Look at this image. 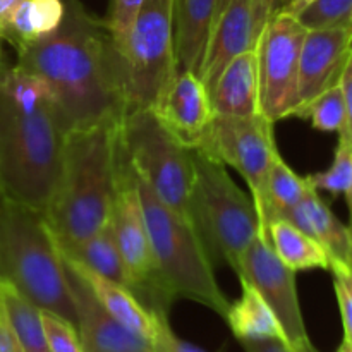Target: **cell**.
Returning <instances> with one entry per match:
<instances>
[{"instance_id":"8992f818","label":"cell","mask_w":352,"mask_h":352,"mask_svg":"<svg viewBox=\"0 0 352 352\" xmlns=\"http://www.w3.org/2000/svg\"><path fill=\"white\" fill-rule=\"evenodd\" d=\"M195 184L191 219L210 254L220 256L234 272L260 232V217L251 196L234 182L226 165L192 150Z\"/></svg>"},{"instance_id":"44dd1931","label":"cell","mask_w":352,"mask_h":352,"mask_svg":"<svg viewBox=\"0 0 352 352\" xmlns=\"http://www.w3.org/2000/svg\"><path fill=\"white\" fill-rule=\"evenodd\" d=\"M58 248H60L62 253L78 261L79 265L96 272L98 275L116 282V284L122 285L138 298V284L133 275H131L127 265L124 263L122 256H120V251L117 248L109 226L100 230V232H96L95 236L81 241V243Z\"/></svg>"},{"instance_id":"e0dca14e","label":"cell","mask_w":352,"mask_h":352,"mask_svg":"<svg viewBox=\"0 0 352 352\" xmlns=\"http://www.w3.org/2000/svg\"><path fill=\"white\" fill-rule=\"evenodd\" d=\"M210 98L215 116L251 117L261 113L256 47L236 55L222 69Z\"/></svg>"},{"instance_id":"8d00e7d4","label":"cell","mask_w":352,"mask_h":352,"mask_svg":"<svg viewBox=\"0 0 352 352\" xmlns=\"http://www.w3.org/2000/svg\"><path fill=\"white\" fill-rule=\"evenodd\" d=\"M23 0H0V41H6L14 12Z\"/></svg>"},{"instance_id":"8fae6325","label":"cell","mask_w":352,"mask_h":352,"mask_svg":"<svg viewBox=\"0 0 352 352\" xmlns=\"http://www.w3.org/2000/svg\"><path fill=\"white\" fill-rule=\"evenodd\" d=\"M306 28L292 14H272L258 40L260 110L268 120L278 122L298 109L299 57Z\"/></svg>"},{"instance_id":"d6a6232c","label":"cell","mask_w":352,"mask_h":352,"mask_svg":"<svg viewBox=\"0 0 352 352\" xmlns=\"http://www.w3.org/2000/svg\"><path fill=\"white\" fill-rule=\"evenodd\" d=\"M151 346L155 352H206L201 347L175 336L168 323V315H164V313H158L157 332L151 340Z\"/></svg>"},{"instance_id":"ffe728a7","label":"cell","mask_w":352,"mask_h":352,"mask_svg":"<svg viewBox=\"0 0 352 352\" xmlns=\"http://www.w3.org/2000/svg\"><path fill=\"white\" fill-rule=\"evenodd\" d=\"M219 0H175L177 71L198 74L217 16Z\"/></svg>"},{"instance_id":"bcb514c9","label":"cell","mask_w":352,"mask_h":352,"mask_svg":"<svg viewBox=\"0 0 352 352\" xmlns=\"http://www.w3.org/2000/svg\"><path fill=\"white\" fill-rule=\"evenodd\" d=\"M351 229H352V227H351Z\"/></svg>"},{"instance_id":"30bf717a","label":"cell","mask_w":352,"mask_h":352,"mask_svg":"<svg viewBox=\"0 0 352 352\" xmlns=\"http://www.w3.org/2000/svg\"><path fill=\"white\" fill-rule=\"evenodd\" d=\"M109 227L112 230V236L116 239L124 263L127 265L131 275L136 280L140 301L150 311L168 315V309H170L174 299L165 292L164 285L158 278L150 239H148L143 206H141L140 192H138L136 181H134V172L124 155L122 146H120V138L119 186H117Z\"/></svg>"},{"instance_id":"5bb4252c","label":"cell","mask_w":352,"mask_h":352,"mask_svg":"<svg viewBox=\"0 0 352 352\" xmlns=\"http://www.w3.org/2000/svg\"><path fill=\"white\" fill-rule=\"evenodd\" d=\"M263 26L256 17L254 0H229L217 14L198 76L212 93L222 69L236 55L254 48Z\"/></svg>"},{"instance_id":"ba28073f","label":"cell","mask_w":352,"mask_h":352,"mask_svg":"<svg viewBox=\"0 0 352 352\" xmlns=\"http://www.w3.org/2000/svg\"><path fill=\"white\" fill-rule=\"evenodd\" d=\"M116 57L126 112L151 109L177 72L175 0H143Z\"/></svg>"},{"instance_id":"e575fe53","label":"cell","mask_w":352,"mask_h":352,"mask_svg":"<svg viewBox=\"0 0 352 352\" xmlns=\"http://www.w3.org/2000/svg\"><path fill=\"white\" fill-rule=\"evenodd\" d=\"M0 352H24L0 299Z\"/></svg>"},{"instance_id":"cb8c5ba5","label":"cell","mask_w":352,"mask_h":352,"mask_svg":"<svg viewBox=\"0 0 352 352\" xmlns=\"http://www.w3.org/2000/svg\"><path fill=\"white\" fill-rule=\"evenodd\" d=\"M64 0H23L10 21L6 41L14 48L28 47L48 36L64 19Z\"/></svg>"},{"instance_id":"4316f807","label":"cell","mask_w":352,"mask_h":352,"mask_svg":"<svg viewBox=\"0 0 352 352\" xmlns=\"http://www.w3.org/2000/svg\"><path fill=\"white\" fill-rule=\"evenodd\" d=\"M292 117L308 119L315 129L323 133H342L346 129L347 112L340 85L323 91L315 100L296 110Z\"/></svg>"},{"instance_id":"9c48e42d","label":"cell","mask_w":352,"mask_h":352,"mask_svg":"<svg viewBox=\"0 0 352 352\" xmlns=\"http://www.w3.org/2000/svg\"><path fill=\"white\" fill-rule=\"evenodd\" d=\"M192 150L236 168L246 181L258 212L263 203L272 162L278 155L272 120L263 113L251 117L213 116Z\"/></svg>"},{"instance_id":"d4e9b609","label":"cell","mask_w":352,"mask_h":352,"mask_svg":"<svg viewBox=\"0 0 352 352\" xmlns=\"http://www.w3.org/2000/svg\"><path fill=\"white\" fill-rule=\"evenodd\" d=\"M308 188L309 184L306 177H299L278 153L272 162L267 184H265L263 203L258 208L261 227L270 223L272 220L280 219L284 213L294 208L305 198Z\"/></svg>"},{"instance_id":"484cf974","label":"cell","mask_w":352,"mask_h":352,"mask_svg":"<svg viewBox=\"0 0 352 352\" xmlns=\"http://www.w3.org/2000/svg\"><path fill=\"white\" fill-rule=\"evenodd\" d=\"M0 299L23 351L50 352L47 336H45L43 320H41V309L28 301L24 296H21L12 285L3 284V282H0Z\"/></svg>"},{"instance_id":"7bdbcfd3","label":"cell","mask_w":352,"mask_h":352,"mask_svg":"<svg viewBox=\"0 0 352 352\" xmlns=\"http://www.w3.org/2000/svg\"><path fill=\"white\" fill-rule=\"evenodd\" d=\"M229 2V0H219V6H217V14L220 12V10L223 9V7H226V3ZM217 17V16H215Z\"/></svg>"},{"instance_id":"603a6c76","label":"cell","mask_w":352,"mask_h":352,"mask_svg":"<svg viewBox=\"0 0 352 352\" xmlns=\"http://www.w3.org/2000/svg\"><path fill=\"white\" fill-rule=\"evenodd\" d=\"M243 292L237 301L230 302L226 322L239 342L243 340L285 339L280 322L265 299L251 285L241 284ZM287 340V339H285Z\"/></svg>"},{"instance_id":"277c9868","label":"cell","mask_w":352,"mask_h":352,"mask_svg":"<svg viewBox=\"0 0 352 352\" xmlns=\"http://www.w3.org/2000/svg\"><path fill=\"white\" fill-rule=\"evenodd\" d=\"M0 282L9 284L41 311L71 323L74 294L57 239L41 210L0 192Z\"/></svg>"},{"instance_id":"74e56055","label":"cell","mask_w":352,"mask_h":352,"mask_svg":"<svg viewBox=\"0 0 352 352\" xmlns=\"http://www.w3.org/2000/svg\"><path fill=\"white\" fill-rule=\"evenodd\" d=\"M278 0H254V9H256V17L260 21L261 26L265 28V24L268 23V19L272 17V14L277 10Z\"/></svg>"},{"instance_id":"83f0119b","label":"cell","mask_w":352,"mask_h":352,"mask_svg":"<svg viewBox=\"0 0 352 352\" xmlns=\"http://www.w3.org/2000/svg\"><path fill=\"white\" fill-rule=\"evenodd\" d=\"M306 181L315 191H325L333 196L346 195L352 181V144L346 134H339L332 165L323 172L306 175Z\"/></svg>"},{"instance_id":"f1b7e54d","label":"cell","mask_w":352,"mask_h":352,"mask_svg":"<svg viewBox=\"0 0 352 352\" xmlns=\"http://www.w3.org/2000/svg\"><path fill=\"white\" fill-rule=\"evenodd\" d=\"M296 17L306 30L352 28V0H313Z\"/></svg>"},{"instance_id":"9a60e30c","label":"cell","mask_w":352,"mask_h":352,"mask_svg":"<svg viewBox=\"0 0 352 352\" xmlns=\"http://www.w3.org/2000/svg\"><path fill=\"white\" fill-rule=\"evenodd\" d=\"M351 41L352 28H323L306 31L299 57L298 109L332 86L339 85L344 65L349 57Z\"/></svg>"},{"instance_id":"4dcf8cb0","label":"cell","mask_w":352,"mask_h":352,"mask_svg":"<svg viewBox=\"0 0 352 352\" xmlns=\"http://www.w3.org/2000/svg\"><path fill=\"white\" fill-rule=\"evenodd\" d=\"M141 6H143V0H110L109 12L103 23L112 38L116 50H119L129 36Z\"/></svg>"},{"instance_id":"4fadbf2b","label":"cell","mask_w":352,"mask_h":352,"mask_svg":"<svg viewBox=\"0 0 352 352\" xmlns=\"http://www.w3.org/2000/svg\"><path fill=\"white\" fill-rule=\"evenodd\" d=\"M151 112L188 148H195L212 117V98L195 71H177Z\"/></svg>"},{"instance_id":"ee69618b","label":"cell","mask_w":352,"mask_h":352,"mask_svg":"<svg viewBox=\"0 0 352 352\" xmlns=\"http://www.w3.org/2000/svg\"><path fill=\"white\" fill-rule=\"evenodd\" d=\"M6 64V57H3V52H2V41H0V65Z\"/></svg>"},{"instance_id":"b9f144b4","label":"cell","mask_w":352,"mask_h":352,"mask_svg":"<svg viewBox=\"0 0 352 352\" xmlns=\"http://www.w3.org/2000/svg\"><path fill=\"white\" fill-rule=\"evenodd\" d=\"M337 352H352V344L349 342V340L344 339V342L340 344V347L337 349Z\"/></svg>"},{"instance_id":"60d3db41","label":"cell","mask_w":352,"mask_h":352,"mask_svg":"<svg viewBox=\"0 0 352 352\" xmlns=\"http://www.w3.org/2000/svg\"><path fill=\"white\" fill-rule=\"evenodd\" d=\"M346 199H347V206H349V213H351V227H352V181L349 189L346 192Z\"/></svg>"},{"instance_id":"6da1fadb","label":"cell","mask_w":352,"mask_h":352,"mask_svg":"<svg viewBox=\"0 0 352 352\" xmlns=\"http://www.w3.org/2000/svg\"><path fill=\"white\" fill-rule=\"evenodd\" d=\"M60 26L17 50L19 67L43 79L69 133L126 113L116 48L105 23L81 0H64Z\"/></svg>"},{"instance_id":"f35d334b","label":"cell","mask_w":352,"mask_h":352,"mask_svg":"<svg viewBox=\"0 0 352 352\" xmlns=\"http://www.w3.org/2000/svg\"><path fill=\"white\" fill-rule=\"evenodd\" d=\"M311 2L313 0H278L277 10L292 14V16H298V14L301 12V10H305ZM277 10H275V12H277Z\"/></svg>"},{"instance_id":"d6986e66","label":"cell","mask_w":352,"mask_h":352,"mask_svg":"<svg viewBox=\"0 0 352 352\" xmlns=\"http://www.w3.org/2000/svg\"><path fill=\"white\" fill-rule=\"evenodd\" d=\"M62 258H64L65 265L85 282L86 287H88L89 291H91V294L96 298V301H98L100 305L117 320V322L122 323L126 329L138 333V336L143 337V339L150 340V342L153 340L155 332H157L158 313L150 311L133 292L127 291L122 285L116 284V282L98 275L96 272L82 267L78 261L69 258L67 254L62 253Z\"/></svg>"},{"instance_id":"f546056e","label":"cell","mask_w":352,"mask_h":352,"mask_svg":"<svg viewBox=\"0 0 352 352\" xmlns=\"http://www.w3.org/2000/svg\"><path fill=\"white\" fill-rule=\"evenodd\" d=\"M50 352H85L78 327L50 311H41Z\"/></svg>"},{"instance_id":"f6af8a7d","label":"cell","mask_w":352,"mask_h":352,"mask_svg":"<svg viewBox=\"0 0 352 352\" xmlns=\"http://www.w3.org/2000/svg\"><path fill=\"white\" fill-rule=\"evenodd\" d=\"M6 65H7V64H3V65H0V72H2V71H3V69H6Z\"/></svg>"},{"instance_id":"3957f363","label":"cell","mask_w":352,"mask_h":352,"mask_svg":"<svg viewBox=\"0 0 352 352\" xmlns=\"http://www.w3.org/2000/svg\"><path fill=\"white\" fill-rule=\"evenodd\" d=\"M120 119L67 134L60 177L43 212L58 246L81 243L109 226L119 186Z\"/></svg>"},{"instance_id":"836d02e7","label":"cell","mask_w":352,"mask_h":352,"mask_svg":"<svg viewBox=\"0 0 352 352\" xmlns=\"http://www.w3.org/2000/svg\"><path fill=\"white\" fill-rule=\"evenodd\" d=\"M339 85H340V89H342L344 102H346V112H347L346 129L342 131V134H346V136L349 138L352 144V41L349 47V57H347L346 65H344V71H342V76H340Z\"/></svg>"},{"instance_id":"1f68e13d","label":"cell","mask_w":352,"mask_h":352,"mask_svg":"<svg viewBox=\"0 0 352 352\" xmlns=\"http://www.w3.org/2000/svg\"><path fill=\"white\" fill-rule=\"evenodd\" d=\"M337 301L344 323V339L352 344V268L340 263H330Z\"/></svg>"},{"instance_id":"ab89813d","label":"cell","mask_w":352,"mask_h":352,"mask_svg":"<svg viewBox=\"0 0 352 352\" xmlns=\"http://www.w3.org/2000/svg\"><path fill=\"white\" fill-rule=\"evenodd\" d=\"M291 349H292V352H318L309 339L301 340V342H298V344H291Z\"/></svg>"},{"instance_id":"7a4b0ae2","label":"cell","mask_w":352,"mask_h":352,"mask_svg":"<svg viewBox=\"0 0 352 352\" xmlns=\"http://www.w3.org/2000/svg\"><path fill=\"white\" fill-rule=\"evenodd\" d=\"M67 127L50 88L19 65L0 72V192L41 210L64 160Z\"/></svg>"},{"instance_id":"d590c367","label":"cell","mask_w":352,"mask_h":352,"mask_svg":"<svg viewBox=\"0 0 352 352\" xmlns=\"http://www.w3.org/2000/svg\"><path fill=\"white\" fill-rule=\"evenodd\" d=\"M241 346H243L244 352H292L291 344L285 339L243 340Z\"/></svg>"},{"instance_id":"ac0fdd59","label":"cell","mask_w":352,"mask_h":352,"mask_svg":"<svg viewBox=\"0 0 352 352\" xmlns=\"http://www.w3.org/2000/svg\"><path fill=\"white\" fill-rule=\"evenodd\" d=\"M280 219L291 222L322 244L329 254L330 263H340L352 268V229L337 219L336 213L311 186L305 198Z\"/></svg>"},{"instance_id":"52a82bcc","label":"cell","mask_w":352,"mask_h":352,"mask_svg":"<svg viewBox=\"0 0 352 352\" xmlns=\"http://www.w3.org/2000/svg\"><path fill=\"white\" fill-rule=\"evenodd\" d=\"M119 138L124 155L138 177L143 179L168 208L192 223L195 160L191 148L181 143L150 109L127 110L120 119Z\"/></svg>"},{"instance_id":"7c38bea8","label":"cell","mask_w":352,"mask_h":352,"mask_svg":"<svg viewBox=\"0 0 352 352\" xmlns=\"http://www.w3.org/2000/svg\"><path fill=\"white\" fill-rule=\"evenodd\" d=\"M237 277L241 284L251 285L270 306L289 344L309 339L299 305L296 272L282 263L261 232L244 251Z\"/></svg>"},{"instance_id":"5b68a950","label":"cell","mask_w":352,"mask_h":352,"mask_svg":"<svg viewBox=\"0 0 352 352\" xmlns=\"http://www.w3.org/2000/svg\"><path fill=\"white\" fill-rule=\"evenodd\" d=\"M134 172V170H133ZM148 239L158 278L172 299L184 298L226 318L230 302L223 296L212 267V256L189 220L168 208L134 172Z\"/></svg>"},{"instance_id":"7402d4cb","label":"cell","mask_w":352,"mask_h":352,"mask_svg":"<svg viewBox=\"0 0 352 352\" xmlns=\"http://www.w3.org/2000/svg\"><path fill=\"white\" fill-rule=\"evenodd\" d=\"M260 232L270 243L272 250L275 251L280 261L287 265L291 270H311V268H330V258L322 244L316 243L311 236L302 232L296 226L284 219H275Z\"/></svg>"},{"instance_id":"2e32d148","label":"cell","mask_w":352,"mask_h":352,"mask_svg":"<svg viewBox=\"0 0 352 352\" xmlns=\"http://www.w3.org/2000/svg\"><path fill=\"white\" fill-rule=\"evenodd\" d=\"M65 265V261H64ZM76 305V327L85 352H155L150 340L117 322L91 294L85 282L65 265Z\"/></svg>"}]
</instances>
